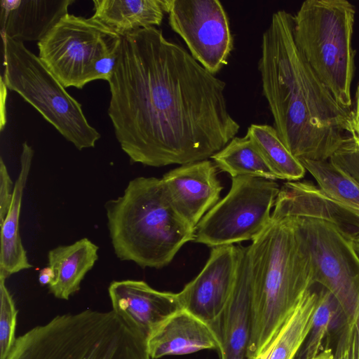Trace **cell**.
<instances>
[{"mask_svg":"<svg viewBox=\"0 0 359 359\" xmlns=\"http://www.w3.org/2000/svg\"><path fill=\"white\" fill-rule=\"evenodd\" d=\"M231 179L227 195L196 226L195 242L212 248L253 241L270 223L278 184L274 180L248 175Z\"/></svg>","mask_w":359,"mask_h":359,"instance_id":"obj_8","label":"cell"},{"mask_svg":"<svg viewBox=\"0 0 359 359\" xmlns=\"http://www.w3.org/2000/svg\"><path fill=\"white\" fill-rule=\"evenodd\" d=\"M108 83V116L132 163L161 167L207 160L239 131L226 83L154 27L121 36Z\"/></svg>","mask_w":359,"mask_h":359,"instance_id":"obj_1","label":"cell"},{"mask_svg":"<svg viewBox=\"0 0 359 359\" xmlns=\"http://www.w3.org/2000/svg\"><path fill=\"white\" fill-rule=\"evenodd\" d=\"M211 158L217 168L227 172L231 178L248 175L278 180L247 134L242 137H233Z\"/></svg>","mask_w":359,"mask_h":359,"instance_id":"obj_23","label":"cell"},{"mask_svg":"<svg viewBox=\"0 0 359 359\" xmlns=\"http://www.w3.org/2000/svg\"><path fill=\"white\" fill-rule=\"evenodd\" d=\"M300 162L321 191L338 206L347 225L359 232V185L339 172L328 161Z\"/></svg>","mask_w":359,"mask_h":359,"instance_id":"obj_22","label":"cell"},{"mask_svg":"<svg viewBox=\"0 0 359 359\" xmlns=\"http://www.w3.org/2000/svg\"><path fill=\"white\" fill-rule=\"evenodd\" d=\"M119 47L108 53L95 63L90 82L99 79L108 81L110 79L116 65Z\"/></svg>","mask_w":359,"mask_h":359,"instance_id":"obj_30","label":"cell"},{"mask_svg":"<svg viewBox=\"0 0 359 359\" xmlns=\"http://www.w3.org/2000/svg\"><path fill=\"white\" fill-rule=\"evenodd\" d=\"M354 6L346 0H306L294 15L297 47L337 102L351 107Z\"/></svg>","mask_w":359,"mask_h":359,"instance_id":"obj_6","label":"cell"},{"mask_svg":"<svg viewBox=\"0 0 359 359\" xmlns=\"http://www.w3.org/2000/svg\"><path fill=\"white\" fill-rule=\"evenodd\" d=\"M34 153L32 147L25 142L20 157V168L15 182L13 201L4 221L0 224V276L5 279L33 267L21 241L19 219L23 192L29 177Z\"/></svg>","mask_w":359,"mask_h":359,"instance_id":"obj_18","label":"cell"},{"mask_svg":"<svg viewBox=\"0 0 359 359\" xmlns=\"http://www.w3.org/2000/svg\"><path fill=\"white\" fill-rule=\"evenodd\" d=\"M121 41V36L93 18L67 13L37 46L39 58L65 88L81 89L95 63Z\"/></svg>","mask_w":359,"mask_h":359,"instance_id":"obj_9","label":"cell"},{"mask_svg":"<svg viewBox=\"0 0 359 359\" xmlns=\"http://www.w3.org/2000/svg\"><path fill=\"white\" fill-rule=\"evenodd\" d=\"M238 245L212 248L199 274L178 294L183 309L209 324L218 334L220 319L237 276Z\"/></svg>","mask_w":359,"mask_h":359,"instance_id":"obj_12","label":"cell"},{"mask_svg":"<svg viewBox=\"0 0 359 359\" xmlns=\"http://www.w3.org/2000/svg\"><path fill=\"white\" fill-rule=\"evenodd\" d=\"M74 0L1 1L2 36L20 41H41L68 13Z\"/></svg>","mask_w":359,"mask_h":359,"instance_id":"obj_17","label":"cell"},{"mask_svg":"<svg viewBox=\"0 0 359 359\" xmlns=\"http://www.w3.org/2000/svg\"><path fill=\"white\" fill-rule=\"evenodd\" d=\"M294 15L275 12L262 35L258 69L263 94L280 140L299 161H325L353 131L339 104L296 46Z\"/></svg>","mask_w":359,"mask_h":359,"instance_id":"obj_2","label":"cell"},{"mask_svg":"<svg viewBox=\"0 0 359 359\" xmlns=\"http://www.w3.org/2000/svg\"><path fill=\"white\" fill-rule=\"evenodd\" d=\"M249 248L251 324L246 359H256L316 285L298 217L272 218Z\"/></svg>","mask_w":359,"mask_h":359,"instance_id":"obj_3","label":"cell"},{"mask_svg":"<svg viewBox=\"0 0 359 359\" xmlns=\"http://www.w3.org/2000/svg\"><path fill=\"white\" fill-rule=\"evenodd\" d=\"M238 247L236 282L220 319V359H246L250 339L252 279L249 248L241 245Z\"/></svg>","mask_w":359,"mask_h":359,"instance_id":"obj_15","label":"cell"},{"mask_svg":"<svg viewBox=\"0 0 359 359\" xmlns=\"http://www.w3.org/2000/svg\"><path fill=\"white\" fill-rule=\"evenodd\" d=\"M329 336L332 359H359V285L355 307L334 320Z\"/></svg>","mask_w":359,"mask_h":359,"instance_id":"obj_26","label":"cell"},{"mask_svg":"<svg viewBox=\"0 0 359 359\" xmlns=\"http://www.w3.org/2000/svg\"><path fill=\"white\" fill-rule=\"evenodd\" d=\"M328 161L339 172L359 185V140L354 134L346 137Z\"/></svg>","mask_w":359,"mask_h":359,"instance_id":"obj_28","label":"cell"},{"mask_svg":"<svg viewBox=\"0 0 359 359\" xmlns=\"http://www.w3.org/2000/svg\"><path fill=\"white\" fill-rule=\"evenodd\" d=\"M98 250L88 238L50 250L48 266L53 269L55 280L48 287L49 292L57 299L68 300L79 291L82 280L98 259Z\"/></svg>","mask_w":359,"mask_h":359,"instance_id":"obj_19","label":"cell"},{"mask_svg":"<svg viewBox=\"0 0 359 359\" xmlns=\"http://www.w3.org/2000/svg\"><path fill=\"white\" fill-rule=\"evenodd\" d=\"M151 359L194 353L202 350L220 351V338L207 323L182 309L159 325L147 338Z\"/></svg>","mask_w":359,"mask_h":359,"instance_id":"obj_16","label":"cell"},{"mask_svg":"<svg viewBox=\"0 0 359 359\" xmlns=\"http://www.w3.org/2000/svg\"><path fill=\"white\" fill-rule=\"evenodd\" d=\"M6 359H151L147 338L112 309L57 315L19 336Z\"/></svg>","mask_w":359,"mask_h":359,"instance_id":"obj_5","label":"cell"},{"mask_svg":"<svg viewBox=\"0 0 359 359\" xmlns=\"http://www.w3.org/2000/svg\"><path fill=\"white\" fill-rule=\"evenodd\" d=\"M112 310L146 338L183 309L178 293L158 291L138 280L112 281L108 287Z\"/></svg>","mask_w":359,"mask_h":359,"instance_id":"obj_14","label":"cell"},{"mask_svg":"<svg viewBox=\"0 0 359 359\" xmlns=\"http://www.w3.org/2000/svg\"><path fill=\"white\" fill-rule=\"evenodd\" d=\"M7 87L4 80L1 77V130H3L6 124V107L5 102L6 100Z\"/></svg>","mask_w":359,"mask_h":359,"instance_id":"obj_33","label":"cell"},{"mask_svg":"<svg viewBox=\"0 0 359 359\" xmlns=\"http://www.w3.org/2000/svg\"><path fill=\"white\" fill-rule=\"evenodd\" d=\"M161 180L175 209L196 229L203 217L218 203L222 190L217 166L209 160L182 165Z\"/></svg>","mask_w":359,"mask_h":359,"instance_id":"obj_13","label":"cell"},{"mask_svg":"<svg viewBox=\"0 0 359 359\" xmlns=\"http://www.w3.org/2000/svg\"><path fill=\"white\" fill-rule=\"evenodd\" d=\"M15 184L8 172L2 158L0 159V224L3 223L11 208Z\"/></svg>","mask_w":359,"mask_h":359,"instance_id":"obj_29","label":"cell"},{"mask_svg":"<svg viewBox=\"0 0 359 359\" xmlns=\"http://www.w3.org/2000/svg\"><path fill=\"white\" fill-rule=\"evenodd\" d=\"M246 134L278 180L294 182L304 176L305 168L286 147L274 127L267 124H252Z\"/></svg>","mask_w":359,"mask_h":359,"instance_id":"obj_24","label":"cell"},{"mask_svg":"<svg viewBox=\"0 0 359 359\" xmlns=\"http://www.w3.org/2000/svg\"><path fill=\"white\" fill-rule=\"evenodd\" d=\"M298 217L311 252L316 283L333 294L343 316L348 314L356 304L359 285V257L350 232L328 219Z\"/></svg>","mask_w":359,"mask_h":359,"instance_id":"obj_10","label":"cell"},{"mask_svg":"<svg viewBox=\"0 0 359 359\" xmlns=\"http://www.w3.org/2000/svg\"><path fill=\"white\" fill-rule=\"evenodd\" d=\"M55 280V272L53 269L48 266L40 270L39 273V282L41 285H51Z\"/></svg>","mask_w":359,"mask_h":359,"instance_id":"obj_32","label":"cell"},{"mask_svg":"<svg viewBox=\"0 0 359 359\" xmlns=\"http://www.w3.org/2000/svg\"><path fill=\"white\" fill-rule=\"evenodd\" d=\"M319 294V304L313 315L311 329L296 359H315L332 330L338 304L333 294L321 285Z\"/></svg>","mask_w":359,"mask_h":359,"instance_id":"obj_25","label":"cell"},{"mask_svg":"<svg viewBox=\"0 0 359 359\" xmlns=\"http://www.w3.org/2000/svg\"><path fill=\"white\" fill-rule=\"evenodd\" d=\"M91 16L123 36L140 29L160 26L162 0H93Z\"/></svg>","mask_w":359,"mask_h":359,"instance_id":"obj_20","label":"cell"},{"mask_svg":"<svg viewBox=\"0 0 359 359\" xmlns=\"http://www.w3.org/2000/svg\"><path fill=\"white\" fill-rule=\"evenodd\" d=\"M351 121L353 131L351 134H354L359 140V83L355 94V107L351 114Z\"/></svg>","mask_w":359,"mask_h":359,"instance_id":"obj_31","label":"cell"},{"mask_svg":"<svg viewBox=\"0 0 359 359\" xmlns=\"http://www.w3.org/2000/svg\"><path fill=\"white\" fill-rule=\"evenodd\" d=\"M104 208L111 245L121 261L161 269L195 240L196 229L175 209L161 179L134 178L123 195L107 201Z\"/></svg>","mask_w":359,"mask_h":359,"instance_id":"obj_4","label":"cell"},{"mask_svg":"<svg viewBox=\"0 0 359 359\" xmlns=\"http://www.w3.org/2000/svg\"><path fill=\"white\" fill-rule=\"evenodd\" d=\"M319 290H308L275 337L256 359H296L312 327Z\"/></svg>","mask_w":359,"mask_h":359,"instance_id":"obj_21","label":"cell"},{"mask_svg":"<svg viewBox=\"0 0 359 359\" xmlns=\"http://www.w3.org/2000/svg\"><path fill=\"white\" fill-rule=\"evenodd\" d=\"M5 282L6 279L0 276V359L7 358L17 339L18 310Z\"/></svg>","mask_w":359,"mask_h":359,"instance_id":"obj_27","label":"cell"},{"mask_svg":"<svg viewBox=\"0 0 359 359\" xmlns=\"http://www.w3.org/2000/svg\"><path fill=\"white\" fill-rule=\"evenodd\" d=\"M171 29L184 40L190 54L215 75L233 48L226 13L218 0H162Z\"/></svg>","mask_w":359,"mask_h":359,"instance_id":"obj_11","label":"cell"},{"mask_svg":"<svg viewBox=\"0 0 359 359\" xmlns=\"http://www.w3.org/2000/svg\"><path fill=\"white\" fill-rule=\"evenodd\" d=\"M350 238L353 248L359 257V232L350 233Z\"/></svg>","mask_w":359,"mask_h":359,"instance_id":"obj_34","label":"cell"},{"mask_svg":"<svg viewBox=\"0 0 359 359\" xmlns=\"http://www.w3.org/2000/svg\"><path fill=\"white\" fill-rule=\"evenodd\" d=\"M3 36L7 88L16 92L79 150L93 148L101 137L71 96L39 56L24 43Z\"/></svg>","mask_w":359,"mask_h":359,"instance_id":"obj_7","label":"cell"}]
</instances>
